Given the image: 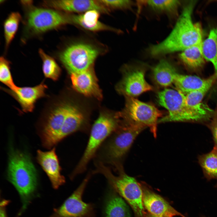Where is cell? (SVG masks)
Wrapping results in <instances>:
<instances>
[{"label":"cell","mask_w":217,"mask_h":217,"mask_svg":"<svg viewBox=\"0 0 217 217\" xmlns=\"http://www.w3.org/2000/svg\"><path fill=\"white\" fill-rule=\"evenodd\" d=\"M20 213H19V214H18V215H17L16 217H19V215H20Z\"/></svg>","instance_id":"35"},{"label":"cell","mask_w":217,"mask_h":217,"mask_svg":"<svg viewBox=\"0 0 217 217\" xmlns=\"http://www.w3.org/2000/svg\"><path fill=\"white\" fill-rule=\"evenodd\" d=\"M71 79L73 88L77 92L87 96L101 99V92L91 67L71 74Z\"/></svg>","instance_id":"16"},{"label":"cell","mask_w":217,"mask_h":217,"mask_svg":"<svg viewBox=\"0 0 217 217\" xmlns=\"http://www.w3.org/2000/svg\"><path fill=\"white\" fill-rule=\"evenodd\" d=\"M85 117L77 106L69 103L64 122L58 137L59 142L69 135L78 131L84 130Z\"/></svg>","instance_id":"19"},{"label":"cell","mask_w":217,"mask_h":217,"mask_svg":"<svg viewBox=\"0 0 217 217\" xmlns=\"http://www.w3.org/2000/svg\"><path fill=\"white\" fill-rule=\"evenodd\" d=\"M177 73L174 66L168 61L162 60L153 68V78L159 85L167 87L174 83Z\"/></svg>","instance_id":"21"},{"label":"cell","mask_w":217,"mask_h":217,"mask_svg":"<svg viewBox=\"0 0 217 217\" xmlns=\"http://www.w3.org/2000/svg\"><path fill=\"white\" fill-rule=\"evenodd\" d=\"M105 48L101 44L91 41H76L61 51L58 58L71 74L91 67L96 59L104 53Z\"/></svg>","instance_id":"7"},{"label":"cell","mask_w":217,"mask_h":217,"mask_svg":"<svg viewBox=\"0 0 217 217\" xmlns=\"http://www.w3.org/2000/svg\"><path fill=\"white\" fill-rule=\"evenodd\" d=\"M157 96L159 105L168 112L158 123L203 122L210 121L214 113L215 110L202 102L195 105H188L185 95L177 90L166 89L159 92Z\"/></svg>","instance_id":"2"},{"label":"cell","mask_w":217,"mask_h":217,"mask_svg":"<svg viewBox=\"0 0 217 217\" xmlns=\"http://www.w3.org/2000/svg\"><path fill=\"white\" fill-rule=\"evenodd\" d=\"M69 103H55L45 115L42 124L40 135L42 145L50 148L59 142L58 137L64 124Z\"/></svg>","instance_id":"10"},{"label":"cell","mask_w":217,"mask_h":217,"mask_svg":"<svg viewBox=\"0 0 217 217\" xmlns=\"http://www.w3.org/2000/svg\"><path fill=\"white\" fill-rule=\"evenodd\" d=\"M148 5L153 10L161 12L171 13L175 12L180 5L178 0H149Z\"/></svg>","instance_id":"29"},{"label":"cell","mask_w":217,"mask_h":217,"mask_svg":"<svg viewBox=\"0 0 217 217\" xmlns=\"http://www.w3.org/2000/svg\"><path fill=\"white\" fill-rule=\"evenodd\" d=\"M42 4L45 7L69 12L84 13L91 10H96L105 14H108L110 12V10L100 0H46L43 1Z\"/></svg>","instance_id":"13"},{"label":"cell","mask_w":217,"mask_h":217,"mask_svg":"<svg viewBox=\"0 0 217 217\" xmlns=\"http://www.w3.org/2000/svg\"><path fill=\"white\" fill-rule=\"evenodd\" d=\"M7 178L19 193L23 211L30 203L36 191L37 175L29 156L18 150L10 153L7 171Z\"/></svg>","instance_id":"4"},{"label":"cell","mask_w":217,"mask_h":217,"mask_svg":"<svg viewBox=\"0 0 217 217\" xmlns=\"http://www.w3.org/2000/svg\"><path fill=\"white\" fill-rule=\"evenodd\" d=\"M145 70L140 68H129L126 70L119 83L117 89L127 97H134L152 90V87L146 81Z\"/></svg>","instance_id":"12"},{"label":"cell","mask_w":217,"mask_h":217,"mask_svg":"<svg viewBox=\"0 0 217 217\" xmlns=\"http://www.w3.org/2000/svg\"><path fill=\"white\" fill-rule=\"evenodd\" d=\"M106 199L105 217H130L127 206L122 197L112 190Z\"/></svg>","instance_id":"20"},{"label":"cell","mask_w":217,"mask_h":217,"mask_svg":"<svg viewBox=\"0 0 217 217\" xmlns=\"http://www.w3.org/2000/svg\"><path fill=\"white\" fill-rule=\"evenodd\" d=\"M0 80L10 90H13L17 86L13 80L10 62L3 56L0 58Z\"/></svg>","instance_id":"30"},{"label":"cell","mask_w":217,"mask_h":217,"mask_svg":"<svg viewBox=\"0 0 217 217\" xmlns=\"http://www.w3.org/2000/svg\"><path fill=\"white\" fill-rule=\"evenodd\" d=\"M196 1H190L184 7L174 28L161 42L149 48L150 55H164L186 49L202 42V30L199 23L193 24L192 15Z\"/></svg>","instance_id":"1"},{"label":"cell","mask_w":217,"mask_h":217,"mask_svg":"<svg viewBox=\"0 0 217 217\" xmlns=\"http://www.w3.org/2000/svg\"><path fill=\"white\" fill-rule=\"evenodd\" d=\"M37 160L48 177L53 188L57 189L65 182V179L61 174V168L55 148L44 152L37 151Z\"/></svg>","instance_id":"15"},{"label":"cell","mask_w":217,"mask_h":217,"mask_svg":"<svg viewBox=\"0 0 217 217\" xmlns=\"http://www.w3.org/2000/svg\"><path fill=\"white\" fill-rule=\"evenodd\" d=\"M95 165L96 168L93 173L104 176L112 190L126 200L138 217H143V191L136 179L126 174L123 170L118 172V175H115L109 167L100 162L96 161Z\"/></svg>","instance_id":"5"},{"label":"cell","mask_w":217,"mask_h":217,"mask_svg":"<svg viewBox=\"0 0 217 217\" xmlns=\"http://www.w3.org/2000/svg\"><path fill=\"white\" fill-rule=\"evenodd\" d=\"M9 202L7 200H3L0 204V217H7L6 213L5 207L8 205Z\"/></svg>","instance_id":"33"},{"label":"cell","mask_w":217,"mask_h":217,"mask_svg":"<svg viewBox=\"0 0 217 217\" xmlns=\"http://www.w3.org/2000/svg\"><path fill=\"white\" fill-rule=\"evenodd\" d=\"M143 200L144 207L152 215L158 217H185L161 197L149 190L143 191Z\"/></svg>","instance_id":"17"},{"label":"cell","mask_w":217,"mask_h":217,"mask_svg":"<svg viewBox=\"0 0 217 217\" xmlns=\"http://www.w3.org/2000/svg\"><path fill=\"white\" fill-rule=\"evenodd\" d=\"M29 2L23 3L29 7L26 14L25 27L27 34H38L65 24H71L70 14L52 8L34 7Z\"/></svg>","instance_id":"8"},{"label":"cell","mask_w":217,"mask_h":217,"mask_svg":"<svg viewBox=\"0 0 217 217\" xmlns=\"http://www.w3.org/2000/svg\"><path fill=\"white\" fill-rule=\"evenodd\" d=\"M202 42L186 49L179 55L181 61L191 69H200L205 63L202 49Z\"/></svg>","instance_id":"22"},{"label":"cell","mask_w":217,"mask_h":217,"mask_svg":"<svg viewBox=\"0 0 217 217\" xmlns=\"http://www.w3.org/2000/svg\"><path fill=\"white\" fill-rule=\"evenodd\" d=\"M100 13L96 10H91L81 14H71V24L91 31H108L118 33L120 32L119 30L99 21V19Z\"/></svg>","instance_id":"18"},{"label":"cell","mask_w":217,"mask_h":217,"mask_svg":"<svg viewBox=\"0 0 217 217\" xmlns=\"http://www.w3.org/2000/svg\"><path fill=\"white\" fill-rule=\"evenodd\" d=\"M198 159L207 180L215 179L217 181V148L214 146L209 153L199 155ZM216 186H217V183Z\"/></svg>","instance_id":"24"},{"label":"cell","mask_w":217,"mask_h":217,"mask_svg":"<svg viewBox=\"0 0 217 217\" xmlns=\"http://www.w3.org/2000/svg\"><path fill=\"white\" fill-rule=\"evenodd\" d=\"M212 134L214 147L217 148V108L209 122L207 124Z\"/></svg>","instance_id":"32"},{"label":"cell","mask_w":217,"mask_h":217,"mask_svg":"<svg viewBox=\"0 0 217 217\" xmlns=\"http://www.w3.org/2000/svg\"><path fill=\"white\" fill-rule=\"evenodd\" d=\"M42 62V70L46 78L56 81L60 77L61 69L55 60L49 55L41 49L39 51Z\"/></svg>","instance_id":"26"},{"label":"cell","mask_w":217,"mask_h":217,"mask_svg":"<svg viewBox=\"0 0 217 217\" xmlns=\"http://www.w3.org/2000/svg\"><path fill=\"white\" fill-rule=\"evenodd\" d=\"M118 118L108 113H101L92 127L88 141L84 153L71 174L72 179L86 170L90 160L109 136L119 127Z\"/></svg>","instance_id":"6"},{"label":"cell","mask_w":217,"mask_h":217,"mask_svg":"<svg viewBox=\"0 0 217 217\" xmlns=\"http://www.w3.org/2000/svg\"><path fill=\"white\" fill-rule=\"evenodd\" d=\"M148 217H158L157 216H155L152 215L151 214H150L148 216Z\"/></svg>","instance_id":"34"},{"label":"cell","mask_w":217,"mask_h":217,"mask_svg":"<svg viewBox=\"0 0 217 217\" xmlns=\"http://www.w3.org/2000/svg\"><path fill=\"white\" fill-rule=\"evenodd\" d=\"M207 78L179 74H176L174 83L177 90L184 95L196 91L201 88L206 81Z\"/></svg>","instance_id":"23"},{"label":"cell","mask_w":217,"mask_h":217,"mask_svg":"<svg viewBox=\"0 0 217 217\" xmlns=\"http://www.w3.org/2000/svg\"><path fill=\"white\" fill-rule=\"evenodd\" d=\"M101 2L109 10L112 9H124L128 8L132 4L129 0H100Z\"/></svg>","instance_id":"31"},{"label":"cell","mask_w":217,"mask_h":217,"mask_svg":"<svg viewBox=\"0 0 217 217\" xmlns=\"http://www.w3.org/2000/svg\"><path fill=\"white\" fill-rule=\"evenodd\" d=\"M21 17L17 12L11 13L4 24L5 47L8 48L14 39L17 30Z\"/></svg>","instance_id":"28"},{"label":"cell","mask_w":217,"mask_h":217,"mask_svg":"<svg viewBox=\"0 0 217 217\" xmlns=\"http://www.w3.org/2000/svg\"><path fill=\"white\" fill-rule=\"evenodd\" d=\"M202 49L205 60L213 64L217 72V28L210 31L208 37L202 43Z\"/></svg>","instance_id":"25"},{"label":"cell","mask_w":217,"mask_h":217,"mask_svg":"<svg viewBox=\"0 0 217 217\" xmlns=\"http://www.w3.org/2000/svg\"><path fill=\"white\" fill-rule=\"evenodd\" d=\"M217 80V72L207 78L206 81L200 89L185 95L187 104L195 105L202 102L205 95Z\"/></svg>","instance_id":"27"},{"label":"cell","mask_w":217,"mask_h":217,"mask_svg":"<svg viewBox=\"0 0 217 217\" xmlns=\"http://www.w3.org/2000/svg\"><path fill=\"white\" fill-rule=\"evenodd\" d=\"M146 127L126 121L120 124L99 149L96 161L109 165L117 171L123 169V159L136 138Z\"/></svg>","instance_id":"3"},{"label":"cell","mask_w":217,"mask_h":217,"mask_svg":"<svg viewBox=\"0 0 217 217\" xmlns=\"http://www.w3.org/2000/svg\"><path fill=\"white\" fill-rule=\"evenodd\" d=\"M201 217H205L203 216Z\"/></svg>","instance_id":"36"},{"label":"cell","mask_w":217,"mask_h":217,"mask_svg":"<svg viewBox=\"0 0 217 217\" xmlns=\"http://www.w3.org/2000/svg\"><path fill=\"white\" fill-rule=\"evenodd\" d=\"M91 176L89 173L72 194L60 207L54 209L49 217H95L93 205L82 199Z\"/></svg>","instance_id":"11"},{"label":"cell","mask_w":217,"mask_h":217,"mask_svg":"<svg viewBox=\"0 0 217 217\" xmlns=\"http://www.w3.org/2000/svg\"><path fill=\"white\" fill-rule=\"evenodd\" d=\"M126 99L121 116L126 121L149 127L156 137L158 118L162 115V112L154 105L134 97H127Z\"/></svg>","instance_id":"9"},{"label":"cell","mask_w":217,"mask_h":217,"mask_svg":"<svg viewBox=\"0 0 217 217\" xmlns=\"http://www.w3.org/2000/svg\"><path fill=\"white\" fill-rule=\"evenodd\" d=\"M47 86L43 82L33 87H20L17 86L13 90L3 88L5 92L16 99L24 112H32L36 102L46 96Z\"/></svg>","instance_id":"14"}]
</instances>
